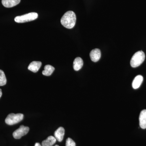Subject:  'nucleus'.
<instances>
[{
  "label": "nucleus",
  "mask_w": 146,
  "mask_h": 146,
  "mask_svg": "<svg viewBox=\"0 0 146 146\" xmlns=\"http://www.w3.org/2000/svg\"><path fill=\"white\" fill-rule=\"evenodd\" d=\"M54 146H59L58 145H55Z\"/></svg>",
  "instance_id": "19"
},
{
  "label": "nucleus",
  "mask_w": 146,
  "mask_h": 146,
  "mask_svg": "<svg viewBox=\"0 0 146 146\" xmlns=\"http://www.w3.org/2000/svg\"><path fill=\"white\" fill-rule=\"evenodd\" d=\"M42 65V62L40 61H33L29 65L28 69L33 72H36L41 68Z\"/></svg>",
  "instance_id": "7"
},
{
  "label": "nucleus",
  "mask_w": 146,
  "mask_h": 146,
  "mask_svg": "<svg viewBox=\"0 0 146 146\" xmlns=\"http://www.w3.org/2000/svg\"><path fill=\"white\" fill-rule=\"evenodd\" d=\"M38 14L35 12H31L21 16H18L14 19L17 23H25L34 21L38 18Z\"/></svg>",
  "instance_id": "3"
},
{
  "label": "nucleus",
  "mask_w": 146,
  "mask_h": 146,
  "mask_svg": "<svg viewBox=\"0 0 146 146\" xmlns=\"http://www.w3.org/2000/svg\"><path fill=\"white\" fill-rule=\"evenodd\" d=\"M7 83V79L3 71L0 70V86L5 85Z\"/></svg>",
  "instance_id": "15"
},
{
  "label": "nucleus",
  "mask_w": 146,
  "mask_h": 146,
  "mask_svg": "<svg viewBox=\"0 0 146 146\" xmlns=\"http://www.w3.org/2000/svg\"><path fill=\"white\" fill-rule=\"evenodd\" d=\"M101 53L100 50L96 48L92 50L90 53V56L91 60L94 62H98L100 58Z\"/></svg>",
  "instance_id": "6"
},
{
  "label": "nucleus",
  "mask_w": 146,
  "mask_h": 146,
  "mask_svg": "<svg viewBox=\"0 0 146 146\" xmlns=\"http://www.w3.org/2000/svg\"><path fill=\"white\" fill-rule=\"evenodd\" d=\"M24 115L21 113L14 114L11 113L6 118V123L9 125H13L21 122L23 119Z\"/></svg>",
  "instance_id": "4"
},
{
  "label": "nucleus",
  "mask_w": 146,
  "mask_h": 146,
  "mask_svg": "<svg viewBox=\"0 0 146 146\" xmlns=\"http://www.w3.org/2000/svg\"><path fill=\"white\" fill-rule=\"evenodd\" d=\"M29 130V128L28 127L22 125L20 127L14 131L13 133V138L16 139L21 138L22 136L26 135Z\"/></svg>",
  "instance_id": "5"
},
{
  "label": "nucleus",
  "mask_w": 146,
  "mask_h": 146,
  "mask_svg": "<svg viewBox=\"0 0 146 146\" xmlns=\"http://www.w3.org/2000/svg\"><path fill=\"white\" fill-rule=\"evenodd\" d=\"M44 70L42 72V74L46 76H50L54 71L55 69L52 65H46L44 67Z\"/></svg>",
  "instance_id": "14"
},
{
  "label": "nucleus",
  "mask_w": 146,
  "mask_h": 146,
  "mask_svg": "<svg viewBox=\"0 0 146 146\" xmlns=\"http://www.w3.org/2000/svg\"><path fill=\"white\" fill-rule=\"evenodd\" d=\"M140 126L141 128H146V110H143L141 111L139 116Z\"/></svg>",
  "instance_id": "10"
},
{
  "label": "nucleus",
  "mask_w": 146,
  "mask_h": 146,
  "mask_svg": "<svg viewBox=\"0 0 146 146\" xmlns=\"http://www.w3.org/2000/svg\"><path fill=\"white\" fill-rule=\"evenodd\" d=\"M145 53L142 51H139L135 53L130 61V65L132 68H135L140 66L145 59Z\"/></svg>",
  "instance_id": "2"
},
{
  "label": "nucleus",
  "mask_w": 146,
  "mask_h": 146,
  "mask_svg": "<svg viewBox=\"0 0 146 146\" xmlns=\"http://www.w3.org/2000/svg\"><path fill=\"white\" fill-rule=\"evenodd\" d=\"M2 96V91L1 89H0V98H1Z\"/></svg>",
  "instance_id": "18"
},
{
  "label": "nucleus",
  "mask_w": 146,
  "mask_h": 146,
  "mask_svg": "<svg viewBox=\"0 0 146 146\" xmlns=\"http://www.w3.org/2000/svg\"><path fill=\"white\" fill-rule=\"evenodd\" d=\"M75 13L73 11H67L61 18L60 22L62 25L66 28L71 29L74 27L76 23Z\"/></svg>",
  "instance_id": "1"
},
{
  "label": "nucleus",
  "mask_w": 146,
  "mask_h": 146,
  "mask_svg": "<svg viewBox=\"0 0 146 146\" xmlns=\"http://www.w3.org/2000/svg\"><path fill=\"white\" fill-rule=\"evenodd\" d=\"M21 0H2L3 5L5 7L10 8L20 3Z\"/></svg>",
  "instance_id": "9"
},
{
  "label": "nucleus",
  "mask_w": 146,
  "mask_h": 146,
  "mask_svg": "<svg viewBox=\"0 0 146 146\" xmlns=\"http://www.w3.org/2000/svg\"><path fill=\"white\" fill-rule=\"evenodd\" d=\"M65 146H76V143L72 139L69 138L66 140Z\"/></svg>",
  "instance_id": "16"
},
{
  "label": "nucleus",
  "mask_w": 146,
  "mask_h": 146,
  "mask_svg": "<svg viewBox=\"0 0 146 146\" xmlns=\"http://www.w3.org/2000/svg\"><path fill=\"white\" fill-rule=\"evenodd\" d=\"M35 146H41V145H40V144L39 143H36L35 144Z\"/></svg>",
  "instance_id": "17"
},
{
  "label": "nucleus",
  "mask_w": 146,
  "mask_h": 146,
  "mask_svg": "<svg viewBox=\"0 0 146 146\" xmlns=\"http://www.w3.org/2000/svg\"><path fill=\"white\" fill-rule=\"evenodd\" d=\"M56 139L52 136H50L42 141V146H52L54 145L56 142Z\"/></svg>",
  "instance_id": "13"
},
{
  "label": "nucleus",
  "mask_w": 146,
  "mask_h": 146,
  "mask_svg": "<svg viewBox=\"0 0 146 146\" xmlns=\"http://www.w3.org/2000/svg\"><path fill=\"white\" fill-rule=\"evenodd\" d=\"M143 80V76L138 75L136 76L132 82V87L134 89H137L141 86Z\"/></svg>",
  "instance_id": "12"
},
{
  "label": "nucleus",
  "mask_w": 146,
  "mask_h": 146,
  "mask_svg": "<svg viewBox=\"0 0 146 146\" xmlns=\"http://www.w3.org/2000/svg\"><path fill=\"white\" fill-rule=\"evenodd\" d=\"M65 134V129L63 127H59L54 132L55 138L58 142H60L63 141Z\"/></svg>",
  "instance_id": "8"
},
{
  "label": "nucleus",
  "mask_w": 146,
  "mask_h": 146,
  "mask_svg": "<svg viewBox=\"0 0 146 146\" xmlns=\"http://www.w3.org/2000/svg\"><path fill=\"white\" fill-rule=\"evenodd\" d=\"M83 65V61L81 58H76L73 63V68L76 71L80 70Z\"/></svg>",
  "instance_id": "11"
}]
</instances>
